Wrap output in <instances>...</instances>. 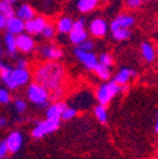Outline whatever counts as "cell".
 <instances>
[{
	"mask_svg": "<svg viewBox=\"0 0 158 159\" xmlns=\"http://www.w3.org/2000/svg\"><path fill=\"white\" fill-rule=\"evenodd\" d=\"M33 77L35 82L44 86L51 92L56 89L63 87L66 70L58 61H44L35 67Z\"/></svg>",
	"mask_w": 158,
	"mask_h": 159,
	"instance_id": "cell-1",
	"label": "cell"
},
{
	"mask_svg": "<svg viewBox=\"0 0 158 159\" xmlns=\"http://www.w3.org/2000/svg\"><path fill=\"white\" fill-rule=\"evenodd\" d=\"M125 89H128V86H120V85H118L116 82H114L113 80L111 81H105L104 84H101L96 89L95 97H96L97 102L100 105L106 106L108 104L111 102V100L115 96H118Z\"/></svg>",
	"mask_w": 158,
	"mask_h": 159,
	"instance_id": "cell-2",
	"label": "cell"
},
{
	"mask_svg": "<svg viewBox=\"0 0 158 159\" xmlns=\"http://www.w3.org/2000/svg\"><path fill=\"white\" fill-rule=\"evenodd\" d=\"M27 98L38 107H47L49 104V91L38 82H30L27 87Z\"/></svg>",
	"mask_w": 158,
	"mask_h": 159,
	"instance_id": "cell-3",
	"label": "cell"
},
{
	"mask_svg": "<svg viewBox=\"0 0 158 159\" xmlns=\"http://www.w3.org/2000/svg\"><path fill=\"white\" fill-rule=\"evenodd\" d=\"M61 126V120H52V119H44L42 121H38L32 129V138L39 140L54 131H57Z\"/></svg>",
	"mask_w": 158,
	"mask_h": 159,
	"instance_id": "cell-4",
	"label": "cell"
},
{
	"mask_svg": "<svg viewBox=\"0 0 158 159\" xmlns=\"http://www.w3.org/2000/svg\"><path fill=\"white\" fill-rule=\"evenodd\" d=\"M38 54L46 61H60L63 57V49L54 43H46L38 47Z\"/></svg>",
	"mask_w": 158,
	"mask_h": 159,
	"instance_id": "cell-5",
	"label": "cell"
},
{
	"mask_svg": "<svg viewBox=\"0 0 158 159\" xmlns=\"http://www.w3.org/2000/svg\"><path fill=\"white\" fill-rule=\"evenodd\" d=\"M73 56L77 58L78 62H81L84 65V67L87 70V71H94L95 67L99 65V59H97V56L92 52H87V51H82L78 47L73 48Z\"/></svg>",
	"mask_w": 158,
	"mask_h": 159,
	"instance_id": "cell-6",
	"label": "cell"
},
{
	"mask_svg": "<svg viewBox=\"0 0 158 159\" xmlns=\"http://www.w3.org/2000/svg\"><path fill=\"white\" fill-rule=\"evenodd\" d=\"M89 34L94 38H104L109 32V24L101 16H96L89 23Z\"/></svg>",
	"mask_w": 158,
	"mask_h": 159,
	"instance_id": "cell-7",
	"label": "cell"
},
{
	"mask_svg": "<svg viewBox=\"0 0 158 159\" xmlns=\"http://www.w3.org/2000/svg\"><path fill=\"white\" fill-rule=\"evenodd\" d=\"M4 140L7 143L9 153L15 154L22 149V147L24 144V135H23L22 131H19V130H13L7 135V138L4 139Z\"/></svg>",
	"mask_w": 158,
	"mask_h": 159,
	"instance_id": "cell-8",
	"label": "cell"
},
{
	"mask_svg": "<svg viewBox=\"0 0 158 159\" xmlns=\"http://www.w3.org/2000/svg\"><path fill=\"white\" fill-rule=\"evenodd\" d=\"M137 22V19L133 14L130 13H119L118 15H115V18L111 20V23L109 24V30H114L116 28H132L134 27Z\"/></svg>",
	"mask_w": 158,
	"mask_h": 159,
	"instance_id": "cell-9",
	"label": "cell"
},
{
	"mask_svg": "<svg viewBox=\"0 0 158 159\" xmlns=\"http://www.w3.org/2000/svg\"><path fill=\"white\" fill-rule=\"evenodd\" d=\"M16 39V48L18 52H21L23 54H29L32 52H34L35 49V41L32 35H29L28 33H22L19 35H15Z\"/></svg>",
	"mask_w": 158,
	"mask_h": 159,
	"instance_id": "cell-10",
	"label": "cell"
},
{
	"mask_svg": "<svg viewBox=\"0 0 158 159\" xmlns=\"http://www.w3.org/2000/svg\"><path fill=\"white\" fill-rule=\"evenodd\" d=\"M48 19L44 15H35L33 19L26 22V33L29 35H39L42 33L43 28L47 25Z\"/></svg>",
	"mask_w": 158,
	"mask_h": 159,
	"instance_id": "cell-11",
	"label": "cell"
},
{
	"mask_svg": "<svg viewBox=\"0 0 158 159\" xmlns=\"http://www.w3.org/2000/svg\"><path fill=\"white\" fill-rule=\"evenodd\" d=\"M33 75L28 68H13V73H12V78H13V84L15 85V87H23V86H28L30 84Z\"/></svg>",
	"mask_w": 158,
	"mask_h": 159,
	"instance_id": "cell-12",
	"label": "cell"
},
{
	"mask_svg": "<svg viewBox=\"0 0 158 159\" xmlns=\"http://www.w3.org/2000/svg\"><path fill=\"white\" fill-rule=\"evenodd\" d=\"M66 104L63 101H54L49 104L46 109V119H52V120H61V115L66 109Z\"/></svg>",
	"mask_w": 158,
	"mask_h": 159,
	"instance_id": "cell-13",
	"label": "cell"
},
{
	"mask_svg": "<svg viewBox=\"0 0 158 159\" xmlns=\"http://www.w3.org/2000/svg\"><path fill=\"white\" fill-rule=\"evenodd\" d=\"M7 32L13 34V35H19L26 32V22H23L22 19H19L18 16H12L8 18V23H7Z\"/></svg>",
	"mask_w": 158,
	"mask_h": 159,
	"instance_id": "cell-14",
	"label": "cell"
},
{
	"mask_svg": "<svg viewBox=\"0 0 158 159\" xmlns=\"http://www.w3.org/2000/svg\"><path fill=\"white\" fill-rule=\"evenodd\" d=\"M135 75H137V72L133 68L123 67V68H120L119 71L116 72V75L113 78V81L116 82L118 85H120V86H127L128 82L132 80V77H134Z\"/></svg>",
	"mask_w": 158,
	"mask_h": 159,
	"instance_id": "cell-15",
	"label": "cell"
},
{
	"mask_svg": "<svg viewBox=\"0 0 158 159\" xmlns=\"http://www.w3.org/2000/svg\"><path fill=\"white\" fill-rule=\"evenodd\" d=\"M56 30L60 34H70V32L73 28V19L68 15H62L57 19L56 22Z\"/></svg>",
	"mask_w": 158,
	"mask_h": 159,
	"instance_id": "cell-16",
	"label": "cell"
},
{
	"mask_svg": "<svg viewBox=\"0 0 158 159\" xmlns=\"http://www.w3.org/2000/svg\"><path fill=\"white\" fill-rule=\"evenodd\" d=\"M35 15L37 14H35L34 8L28 3H23L15 9V16H18L19 19H22L23 22L30 20V19H33Z\"/></svg>",
	"mask_w": 158,
	"mask_h": 159,
	"instance_id": "cell-17",
	"label": "cell"
},
{
	"mask_svg": "<svg viewBox=\"0 0 158 159\" xmlns=\"http://www.w3.org/2000/svg\"><path fill=\"white\" fill-rule=\"evenodd\" d=\"M86 39H89V32L86 29H72L68 34V42L75 47H78Z\"/></svg>",
	"mask_w": 158,
	"mask_h": 159,
	"instance_id": "cell-18",
	"label": "cell"
},
{
	"mask_svg": "<svg viewBox=\"0 0 158 159\" xmlns=\"http://www.w3.org/2000/svg\"><path fill=\"white\" fill-rule=\"evenodd\" d=\"M99 4H100V0H77L76 9L81 14H89L94 11L99 7Z\"/></svg>",
	"mask_w": 158,
	"mask_h": 159,
	"instance_id": "cell-19",
	"label": "cell"
},
{
	"mask_svg": "<svg viewBox=\"0 0 158 159\" xmlns=\"http://www.w3.org/2000/svg\"><path fill=\"white\" fill-rule=\"evenodd\" d=\"M12 73H13V67L9 66V65H3L2 68H0V77H2V81H3V84L7 86V89L16 90L15 85L13 84Z\"/></svg>",
	"mask_w": 158,
	"mask_h": 159,
	"instance_id": "cell-20",
	"label": "cell"
},
{
	"mask_svg": "<svg viewBox=\"0 0 158 159\" xmlns=\"http://www.w3.org/2000/svg\"><path fill=\"white\" fill-rule=\"evenodd\" d=\"M4 48L8 56L10 57H16L18 54V48H16V39L15 35L10 34L7 32V34L4 35Z\"/></svg>",
	"mask_w": 158,
	"mask_h": 159,
	"instance_id": "cell-21",
	"label": "cell"
},
{
	"mask_svg": "<svg viewBox=\"0 0 158 159\" xmlns=\"http://www.w3.org/2000/svg\"><path fill=\"white\" fill-rule=\"evenodd\" d=\"M139 48H141V56H142V58L144 59L146 62L151 63L156 59V48L151 43L142 42Z\"/></svg>",
	"mask_w": 158,
	"mask_h": 159,
	"instance_id": "cell-22",
	"label": "cell"
},
{
	"mask_svg": "<svg viewBox=\"0 0 158 159\" xmlns=\"http://www.w3.org/2000/svg\"><path fill=\"white\" fill-rule=\"evenodd\" d=\"M111 32V37L115 42H125L132 37V30L128 28H116Z\"/></svg>",
	"mask_w": 158,
	"mask_h": 159,
	"instance_id": "cell-23",
	"label": "cell"
},
{
	"mask_svg": "<svg viewBox=\"0 0 158 159\" xmlns=\"http://www.w3.org/2000/svg\"><path fill=\"white\" fill-rule=\"evenodd\" d=\"M94 115H95V117L97 119V121L101 123V124H106L108 120H109L108 109H106V106H104V105L97 104V105L94 107Z\"/></svg>",
	"mask_w": 158,
	"mask_h": 159,
	"instance_id": "cell-24",
	"label": "cell"
},
{
	"mask_svg": "<svg viewBox=\"0 0 158 159\" xmlns=\"http://www.w3.org/2000/svg\"><path fill=\"white\" fill-rule=\"evenodd\" d=\"M94 72H95V75H96L99 78L103 80V81H109V78L111 77L110 68H108V67H105V66H103V65H100V63H99V65L95 67Z\"/></svg>",
	"mask_w": 158,
	"mask_h": 159,
	"instance_id": "cell-25",
	"label": "cell"
},
{
	"mask_svg": "<svg viewBox=\"0 0 158 159\" xmlns=\"http://www.w3.org/2000/svg\"><path fill=\"white\" fill-rule=\"evenodd\" d=\"M57 34V30H56V25L51 22L47 23V25L43 28L41 35L43 37V39H46V41H52V39L56 37Z\"/></svg>",
	"mask_w": 158,
	"mask_h": 159,
	"instance_id": "cell-26",
	"label": "cell"
},
{
	"mask_svg": "<svg viewBox=\"0 0 158 159\" xmlns=\"http://www.w3.org/2000/svg\"><path fill=\"white\" fill-rule=\"evenodd\" d=\"M0 14H3V15L7 16V18L14 16V15H15V9H14L13 4L0 0Z\"/></svg>",
	"mask_w": 158,
	"mask_h": 159,
	"instance_id": "cell-27",
	"label": "cell"
},
{
	"mask_svg": "<svg viewBox=\"0 0 158 159\" xmlns=\"http://www.w3.org/2000/svg\"><path fill=\"white\" fill-rule=\"evenodd\" d=\"M97 59H99V63L108 67V68H111L114 66V58L113 56L109 53V52H103L97 56Z\"/></svg>",
	"mask_w": 158,
	"mask_h": 159,
	"instance_id": "cell-28",
	"label": "cell"
},
{
	"mask_svg": "<svg viewBox=\"0 0 158 159\" xmlns=\"http://www.w3.org/2000/svg\"><path fill=\"white\" fill-rule=\"evenodd\" d=\"M78 111L76 107H72V106H66V109L63 110L62 115H61V120H65V121H70L72 119H75L77 116Z\"/></svg>",
	"mask_w": 158,
	"mask_h": 159,
	"instance_id": "cell-29",
	"label": "cell"
},
{
	"mask_svg": "<svg viewBox=\"0 0 158 159\" xmlns=\"http://www.w3.org/2000/svg\"><path fill=\"white\" fill-rule=\"evenodd\" d=\"M13 106L18 114H24L28 110V102L26 100H23V98H15L13 102Z\"/></svg>",
	"mask_w": 158,
	"mask_h": 159,
	"instance_id": "cell-30",
	"label": "cell"
},
{
	"mask_svg": "<svg viewBox=\"0 0 158 159\" xmlns=\"http://www.w3.org/2000/svg\"><path fill=\"white\" fill-rule=\"evenodd\" d=\"M12 93L8 89L0 87V105H9L12 102Z\"/></svg>",
	"mask_w": 158,
	"mask_h": 159,
	"instance_id": "cell-31",
	"label": "cell"
},
{
	"mask_svg": "<svg viewBox=\"0 0 158 159\" xmlns=\"http://www.w3.org/2000/svg\"><path fill=\"white\" fill-rule=\"evenodd\" d=\"M125 7L129 10H138L139 8L143 7V4L146 3V0H124Z\"/></svg>",
	"mask_w": 158,
	"mask_h": 159,
	"instance_id": "cell-32",
	"label": "cell"
},
{
	"mask_svg": "<svg viewBox=\"0 0 158 159\" xmlns=\"http://www.w3.org/2000/svg\"><path fill=\"white\" fill-rule=\"evenodd\" d=\"M78 48L82 49V51H87V52H92L94 48H95V42L92 41V39H86V41L84 43H81L80 46H78Z\"/></svg>",
	"mask_w": 158,
	"mask_h": 159,
	"instance_id": "cell-33",
	"label": "cell"
},
{
	"mask_svg": "<svg viewBox=\"0 0 158 159\" xmlns=\"http://www.w3.org/2000/svg\"><path fill=\"white\" fill-rule=\"evenodd\" d=\"M62 96H63V87L56 89V90L49 92V98H51V100H54V101H60V98Z\"/></svg>",
	"mask_w": 158,
	"mask_h": 159,
	"instance_id": "cell-34",
	"label": "cell"
},
{
	"mask_svg": "<svg viewBox=\"0 0 158 159\" xmlns=\"http://www.w3.org/2000/svg\"><path fill=\"white\" fill-rule=\"evenodd\" d=\"M72 29H86V19L85 18H77L73 20V28Z\"/></svg>",
	"mask_w": 158,
	"mask_h": 159,
	"instance_id": "cell-35",
	"label": "cell"
},
{
	"mask_svg": "<svg viewBox=\"0 0 158 159\" xmlns=\"http://www.w3.org/2000/svg\"><path fill=\"white\" fill-rule=\"evenodd\" d=\"M8 154H9V150L5 140H0V159H5Z\"/></svg>",
	"mask_w": 158,
	"mask_h": 159,
	"instance_id": "cell-36",
	"label": "cell"
},
{
	"mask_svg": "<svg viewBox=\"0 0 158 159\" xmlns=\"http://www.w3.org/2000/svg\"><path fill=\"white\" fill-rule=\"evenodd\" d=\"M28 66H29V62L26 58H18L16 59V67L18 68H28Z\"/></svg>",
	"mask_w": 158,
	"mask_h": 159,
	"instance_id": "cell-37",
	"label": "cell"
},
{
	"mask_svg": "<svg viewBox=\"0 0 158 159\" xmlns=\"http://www.w3.org/2000/svg\"><path fill=\"white\" fill-rule=\"evenodd\" d=\"M7 23H8V18L4 16L3 14H0V30L7 28Z\"/></svg>",
	"mask_w": 158,
	"mask_h": 159,
	"instance_id": "cell-38",
	"label": "cell"
},
{
	"mask_svg": "<svg viewBox=\"0 0 158 159\" xmlns=\"http://www.w3.org/2000/svg\"><path fill=\"white\" fill-rule=\"evenodd\" d=\"M8 124H9L8 119H7L5 116H0V129L7 128V126H8Z\"/></svg>",
	"mask_w": 158,
	"mask_h": 159,
	"instance_id": "cell-39",
	"label": "cell"
},
{
	"mask_svg": "<svg viewBox=\"0 0 158 159\" xmlns=\"http://www.w3.org/2000/svg\"><path fill=\"white\" fill-rule=\"evenodd\" d=\"M154 130H156V133H158V114H157V120H156V125H154Z\"/></svg>",
	"mask_w": 158,
	"mask_h": 159,
	"instance_id": "cell-40",
	"label": "cell"
},
{
	"mask_svg": "<svg viewBox=\"0 0 158 159\" xmlns=\"http://www.w3.org/2000/svg\"><path fill=\"white\" fill-rule=\"evenodd\" d=\"M3 51H4V48H3L2 42H0V59H2V56H3Z\"/></svg>",
	"mask_w": 158,
	"mask_h": 159,
	"instance_id": "cell-41",
	"label": "cell"
},
{
	"mask_svg": "<svg viewBox=\"0 0 158 159\" xmlns=\"http://www.w3.org/2000/svg\"><path fill=\"white\" fill-rule=\"evenodd\" d=\"M3 2H7V3H10V4H14V3H16L18 0H3Z\"/></svg>",
	"mask_w": 158,
	"mask_h": 159,
	"instance_id": "cell-42",
	"label": "cell"
},
{
	"mask_svg": "<svg viewBox=\"0 0 158 159\" xmlns=\"http://www.w3.org/2000/svg\"><path fill=\"white\" fill-rule=\"evenodd\" d=\"M101 2H104V3H111L113 0H101Z\"/></svg>",
	"mask_w": 158,
	"mask_h": 159,
	"instance_id": "cell-43",
	"label": "cell"
},
{
	"mask_svg": "<svg viewBox=\"0 0 158 159\" xmlns=\"http://www.w3.org/2000/svg\"><path fill=\"white\" fill-rule=\"evenodd\" d=\"M151 2H156V0H151Z\"/></svg>",
	"mask_w": 158,
	"mask_h": 159,
	"instance_id": "cell-44",
	"label": "cell"
},
{
	"mask_svg": "<svg viewBox=\"0 0 158 159\" xmlns=\"http://www.w3.org/2000/svg\"><path fill=\"white\" fill-rule=\"evenodd\" d=\"M0 81H2V77H0Z\"/></svg>",
	"mask_w": 158,
	"mask_h": 159,
	"instance_id": "cell-45",
	"label": "cell"
}]
</instances>
